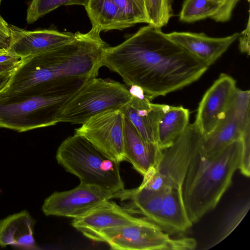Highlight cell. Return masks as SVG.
Returning <instances> with one entry per match:
<instances>
[{"mask_svg":"<svg viewBox=\"0 0 250 250\" xmlns=\"http://www.w3.org/2000/svg\"><path fill=\"white\" fill-rule=\"evenodd\" d=\"M189 112L183 106L169 105L158 126L157 144L163 150L171 146L189 124Z\"/></svg>","mask_w":250,"mask_h":250,"instance_id":"obj_21","label":"cell"},{"mask_svg":"<svg viewBox=\"0 0 250 250\" xmlns=\"http://www.w3.org/2000/svg\"><path fill=\"white\" fill-rule=\"evenodd\" d=\"M87 0H31L27 10L26 21L33 23L39 18L62 5L84 6Z\"/></svg>","mask_w":250,"mask_h":250,"instance_id":"obj_23","label":"cell"},{"mask_svg":"<svg viewBox=\"0 0 250 250\" xmlns=\"http://www.w3.org/2000/svg\"><path fill=\"white\" fill-rule=\"evenodd\" d=\"M250 100L249 90L237 89L224 117L213 130L203 136L201 150L205 156L212 155L241 138L250 126Z\"/></svg>","mask_w":250,"mask_h":250,"instance_id":"obj_12","label":"cell"},{"mask_svg":"<svg viewBox=\"0 0 250 250\" xmlns=\"http://www.w3.org/2000/svg\"><path fill=\"white\" fill-rule=\"evenodd\" d=\"M21 58L10 52L9 51L0 52V64L5 63H17L21 61Z\"/></svg>","mask_w":250,"mask_h":250,"instance_id":"obj_31","label":"cell"},{"mask_svg":"<svg viewBox=\"0 0 250 250\" xmlns=\"http://www.w3.org/2000/svg\"><path fill=\"white\" fill-rule=\"evenodd\" d=\"M142 218L133 216L125 208L109 200L84 216L73 219L72 225L89 238L104 229L132 225Z\"/></svg>","mask_w":250,"mask_h":250,"instance_id":"obj_16","label":"cell"},{"mask_svg":"<svg viewBox=\"0 0 250 250\" xmlns=\"http://www.w3.org/2000/svg\"><path fill=\"white\" fill-rule=\"evenodd\" d=\"M102 66L119 74L129 86L151 100L198 80L208 66L148 24L124 42L104 50Z\"/></svg>","mask_w":250,"mask_h":250,"instance_id":"obj_1","label":"cell"},{"mask_svg":"<svg viewBox=\"0 0 250 250\" xmlns=\"http://www.w3.org/2000/svg\"><path fill=\"white\" fill-rule=\"evenodd\" d=\"M237 87L230 76L221 73L202 98L194 122L203 136L213 130L224 117Z\"/></svg>","mask_w":250,"mask_h":250,"instance_id":"obj_13","label":"cell"},{"mask_svg":"<svg viewBox=\"0 0 250 250\" xmlns=\"http://www.w3.org/2000/svg\"><path fill=\"white\" fill-rule=\"evenodd\" d=\"M125 116L120 109L109 110L90 118L76 129L79 134L109 159L125 161L124 150Z\"/></svg>","mask_w":250,"mask_h":250,"instance_id":"obj_10","label":"cell"},{"mask_svg":"<svg viewBox=\"0 0 250 250\" xmlns=\"http://www.w3.org/2000/svg\"><path fill=\"white\" fill-rule=\"evenodd\" d=\"M124 150L125 160L143 176L158 163L163 152L157 144L144 140L125 117Z\"/></svg>","mask_w":250,"mask_h":250,"instance_id":"obj_18","label":"cell"},{"mask_svg":"<svg viewBox=\"0 0 250 250\" xmlns=\"http://www.w3.org/2000/svg\"><path fill=\"white\" fill-rule=\"evenodd\" d=\"M167 34L173 42L208 67L227 51L239 35L235 33L227 37L212 38L204 33L173 32Z\"/></svg>","mask_w":250,"mask_h":250,"instance_id":"obj_17","label":"cell"},{"mask_svg":"<svg viewBox=\"0 0 250 250\" xmlns=\"http://www.w3.org/2000/svg\"><path fill=\"white\" fill-rule=\"evenodd\" d=\"M130 88L132 97L120 110L144 140L158 145V124L169 105L153 104L140 88Z\"/></svg>","mask_w":250,"mask_h":250,"instance_id":"obj_14","label":"cell"},{"mask_svg":"<svg viewBox=\"0 0 250 250\" xmlns=\"http://www.w3.org/2000/svg\"><path fill=\"white\" fill-rule=\"evenodd\" d=\"M78 90L0 92V128L22 132L55 125L61 109Z\"/></svg>","mask_w":250,"mask_h":250,"instance_id":"obj_4","label":"cell"},{"mask_svg":"<svg viewBox=\"0 0 250 250\" xmlns=\"http://www.w3.org/2000/svg\"><path fill=\"white\" fill-rule=\"evenodd\" d=\"M250 0H248V1H249Z\"/></svg>","mask_w":250,"mask_h":250,"instance_id":"obj_35","label":"cell"},{"mask_svg":"<svg viewBox=\"0 0 250 250\" xmlns=\"http://www.w3.org/2000/svg\"><path fill=\"white\" fill-rule=\"evenodd\" d=\"M121 200H128L129 213L145 216L167 234L184 232L193 225L189 219L181 188L151 190L138 187L119 192Z\"/></svg>","mask_w":250,"mask_h":250,"instance_id":"obj_6","label":"cell"},{"mask_svg":"<svg viewBox=\"0 0 250 250\" xmlns=\"http://www.w3.org/2000/svg\"><path fill=\"white\" fill-rule=\"evenodd\" d=\"M97 29L77 32L70 42L54 50L21 58L0 92H51L79 89L98 76L108 46Z\"/></svg>","mask_w":250,"mask_h":250,"instance_id":"obj_2","label":"cell"},{"mask_svg":"<svg viewBox=\"0 0 250 250\" xmlns=\"http://www.w3.org/2000/svg\"><path fill=\"white\" fill-rule=\"evenodd\" d=\"M131 97L129 89L125 85L108 79L92 78L63 105L57 122L82 125L102 112L121 109Z\"/></svg>","mask_w":250,"mask_h":250,"instance_id":"obj_7","label":"cell"},{"mask_svg":"<svg viewBox=\"0 0 250 250\" xmlns=\"http://www.w3.org/2000/svg\"><path fill=\"white\" fill-rule=\"evenodd\" d=\"M2 0H0V6ZM11 44V31L9 24L0 14V52L9 50Z\"/></svg>","mask_w":250,"mask_h":250,"instance_id":"obj_29","label":"cell"},{"mask_svg":"<svg viewBox=\"0 0 250 250\" xmlns=\"http://www.w3.org/2000/svg\"><path fill=\"white\" fill-rule=\"evenodd\" d=\"M250 205L249 199L246 200L231 209L225 219L213 246L221 242L232 232L248 212Z\"/></svg>","mask_w":250,"mask_h":250,"instance_id":"obj_26","label":"cell"},{"mask_svg":"<svg viewBox=\"0 0 250 250\" xmlns=\"http://www.w3.org/2000/svg\"><path fill=\"white\" fill-rule=\"evenodd\" d=\"M149 24L161 28L173 15L172 0H144Z\"/></svg>","mask_w":250,"mask_h":250,"instance_id":"obj_25","label":"cell"},{"mask_svg":"<svg viewBox=\"0 0 250 250\" xmlns=\"http://www.w3.org/2000/svg\"><path fill=\"white\" fill-rule=\"evenodd\" d=\"M118 197L119 192L80 182L71 190L53 192L44 200L42 210L46 216L74 219L84 216L106 201Z\"/></svg>","mask_w":250,"mask_h":250,"instance_id":"obj_11","label":"cell"},{"mask_svg":"<svg viewBox=\"0 0 250 250\" xmlns=\"http://www.w3.org/2000/svg\"><path fill=\"white\" fill-rule=\"evenodd\" d=\"M36 221L26 210L0 220V246L10 245L19 249H37L34 236Z\"/></svg>","mask_w":250,"mask_h":250,"instance_id":"obj_19","label":"cell"},{"mask_svg":"<svg viewBox=\"0 0 250 250\" xmlns=\"http://www.w3.org/2000/svg\"><path fill=\"white\" fill-rule=\"evenodd\" d=\"M241 140L242 149L239 169L246 177L250 175V126L244 131Z\"/></svg>","mask_w":250,"mask_h":250,"instance_id":"obj_27","label":"cell"},{"mask_svg":"<svg viewBox=\"0 0 250 250\" xmlns=\"http://www.w3.org/2000/svg\"><path fill=\"white\" fill-rule=\"evenodd\" d=\"M10 52L21 58L54 50L71 42L75 33L53 29L28 31L10 24Z\"/></svg>","mask_w":250,"mask_h":250,"instance_id":"obj_15","label":"cell"},{"mask_svg":"<svg viewBox=\"0 0 250 250\" xmlns=\"http://www.w3.org/2000/svg\"><path fill=\"white\" fill-rule=\"evenodd\" d=\"M129 27L139 23L149 24L144 0H114Z\"/></svg>","mask_w":250,"mask_h":250,"instance_id":"obj_24","label":"cell"},{"mask_svg":"<svg viewBox=\"0 0 250 250\" xmlns=\"http://www.w3.org/2000/svg\"><path fill=\"white\" fill-rule=\"evenodd\" d=\"M84 6L92 27L100 32L129 28L114 0H87Z\"/></svg>","mask_w":250,"mask_h":250,"instance_id":"obj_20","label":"cell"},{"mask_svg":"<svg viewBox=\"0 0 250 250\" xmlns=\"http://www.w3.org/2000/svg\"><path fill=\"white\" fill-rule=\"evenodd\" d=\"M218 9L213 0H185L179 14V20L190 23L212 18Z\"/></svg>","mask_w":250,"mask_h":250,"instance_id":"obj_22","label":"cell"},{"mask_svg":"<svg viewBox=\"0 0 250 250\" xmlns=\"http://www.w3.org/2000/svg\"><path fill=\"white\" fill-rule=\"evenodd\" d=\"M59 164L80 182L113 192L123 190L120 163L106 157L83 136L74 133L59 146Z\"/></svg>","mask_w":250,"mask_h":250,"instance_id":"obj_5","label":"cell"},{"mask_svg":"<svg viewBox=\"0 0 250 250\" xmlns=\"http://www.w3.org/2000/svg\"><path fill=\"white\" fill-rule=\"evenodd\" d=\"M250 17H249L246 28L240 34L238 37L239 40V48L243 53L250 55Z\"/></svg>","mask_w":250,"mask_h":250,"instance_id":"obj_30","label":"cell"},{"mask_svg":"<svg viewBox=\"0 0 250 250\" xmlns=\"http://www.w3.org/2000/svg\"><path fill=\"white\" fill-rule=\"evenodd\" d=\"M218 5V9L212 17L217 22H226L232 16L233 9L239 0H213Z\"/></svg>","mask_w":250,"mask_h":250,"instance_id":"obj_28","label":"cell"},{"mask_svg":"<svg viewBox=\"0 0 250 250\" xmlns=\"http://www.w3.org/2000/svg\"><path fill=\"white\" fill-rule=\"evenodd\" d=\"M21 61L17 63L10 62L0 64V73L15 69L21 63Z\"/></svg>","mask_w":250,"mask_h":250,"instance_id":"obj_33","label":"cell"},{"mask_svg":"<svg viewBox=\"0 0 250 250\" xmlns=\"http://www.w3.org/2000/svg\"><path fill=\"white\" fill-rule=\"evenodd\" d=\"M89 239L119 250H191L197 246L192 238H171L146 218L132 225L104 229Z\"/></svg>","mask_w":250,"mask_h":250,"instance_id":"obj_9","label":"cell"},{"mask_svg":"<svg viewBox=\"0 0 250 250\" xmlns=\"http://www.w3.org/2000/svg\"><path fill=\"white\" fill-rule=\"evenodd\" d=\"M14 70L0 73V92L9 83Z\"/></svg>","mask_w":250,"mask_h":250,"instance_id":"obj_32","label":"cell"},{"mask_svg":"<svg viewBox=\"0 0 250 250\" xmlns=\"http://www.w3.org/2000/svg\"><path fill=\"white\" fill-rule=\"evenodd\" d=\"M242 149L240 139L209 156L203 154L201 146L194 156L181 187L186 210L192 224L216 207L231 185L240 167Z\"/></svg>","mask_w":250,"mask_h":250,"instance_id":"obj_3","label":"cell"},{"mask_svg":"<svg viewBox=\"0 0 250 250\" xmlns=\"http://www.w3.org/2000/svg\"><path fill=\"white\" fill-rule=\"evenodd\" d=\"M203 135L188 124L173 144L163 150L158 163L144 176L139 187L151 190L181 188L191 160L201 146Z\"/></svg>","mask_w":250,"mask_h":250,"instance_id":"obj_8","label":"cell"},{"mask_svg":"<svg viewBox=\"0 0 250 250\" xmlns=\"http://www.w3.org/2000/svg\"><path fill=\"white\" fill-rule=\"evenodd\" d=\"M1 192V190L0 189V193Z\"/></svg>","mask_w":250,"mask_h":250,"instance_id":"obj_34","label":"cell"}]
</instances>
